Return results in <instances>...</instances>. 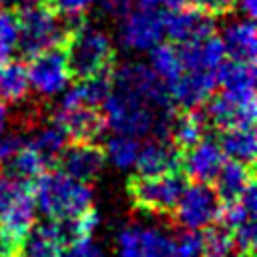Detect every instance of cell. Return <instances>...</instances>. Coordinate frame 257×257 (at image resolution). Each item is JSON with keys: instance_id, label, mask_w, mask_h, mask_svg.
Segmentation results:
<instances>
[{"instance_id": "obj_1", "label": "cell", "mask_w": 257, "mask_h": 257, "mask_svg": "<svg viewBox=\"0 0 257 257\" xmlns=\"http://www.w3.org/2000/svg\"><path fill=\"white\" fill-rule=\"evenodd\" d=\"M100 106L112 133L169 139L175 102L159 76L141 62L122 64L110 74V90Z\"/></svg>"}, {"instance_id": "obj_2", "label": "cell", "mask_w": 257, "mask_h": 257, "mask_svg": "<svg viewBox=\"0 0 257 257\" xmlns=\"http://www.w3.org/2000/svg\"><path fill=\"white\" fill-rule=\"evenodd\" d=\"M36 211L50 221L74 219L92 207V189L64 171H42L32 187Z\"/></svg>"}, {"instance_id": "obj_3", "label": "cell", "mask_w": 257, "mask_h": 257, "mask_svg": "<svg viewBox=\"0 0 257 257\" xmlns=\"http://www.w3.org/2000/svg\"><path fill=\"white\" fill-rule=\"evenodd\" d=\"M64 56L72 78H88L108 72L114 62V46L106 30L96 24L74 18V24L66 28Z\"/></svg>"}, {"instance_id": "obj_4", "label": "cell", "mask_w": 257, "mask_h": 257, "mask_svg": "<svg viewBox=\"0 0 257 257\" xmlns=\"http://www.w3.org/2000/svg\"><path fill=\"white\" fill-rule=\"evenodd\" d=\"M18 48L24 56H34L64 42L66 26L58 14L40 4H26L18 14Z\"/></svg>"}, {"instance_id": "obj_5", "label": "cell", "mask_w": 257, "mask_h": 257, "mask_svg": "<svg viewBox=\"0 0 257 257\" xmlns=\"http://www.w3.org/2000/svg\"><path fill=\"white\" fill-rule=\"evenodd\" d=\"M185 177L175 169L155 177L135 175L126 189L135 207L151 213H171L185 189Z\"/></svg>"}, {"instance_id": "obj_6", "label": "cell", "mask_w": 257, "mask_h": 257, "mask_svg": "<svg viewBox=\"0 0 257 257\" xmlns=\"http://www.w3.org/2000/svg\"><path fill=\"white\" fill-rule=\"evenodd\" d=\"M165 34L163 16L153 8H131L118 18L116 42L124 52H149Z\"/></svg>"}, {"instance_id": "obj_7", "label": "cell", "mask_w": 257, "mask_h": 257, "mask_svg": "<svg viewBox=\"0 0 257 257\" xmlns=\"http://www.w3.org/2000/svg\"><path fill=\"white\" fill-rule=\"evenodd\" d=\"M173 211L183 229L201 231L219 219L221 199L217 197L215 189L209 187V183H193L189 187L185 185Z\"/></svg>"}, {"instance_id": "obj_8", "label": "cell", "mask_w": 257, "mask_h": 257, "mask_svg": "<svg viewBox=\"0 0 257 257\" xmlns=\"http://www.w3.org/2000/svg\"><path fill=\"white\" fill-rule=\"evenodd\" d=\"M26 74H28L30 88L38 96H44V98L62 94L70 86V78H72L64 50L56 46L30 56Z\"/></svg>"}, {"instance_id": "obj_9", "label": "cell", "mask_w": 257, "mask_h": 257, "mask_svg": "<svg viewBox=\"0 0 257 257\" xmlns=\"http://www.w3.org/2000/svg\"><path fill=\"white\" fill-rule=\"evenodd\" d=\"M118 257H177L173 235L157 225H124L114 239Z\"/></svg>"}, {"instance_id": "obj_10", "label": "cell", "mask_w": 257, "mask_h": 257, "mask_svg": "<svg viewBox=\"0 0 257 257\" xmlns=\"http://www.w3.org/2000/svg\"><path fill=\"white\" fill-rule=\"evenodd\" d=\"M52 120L68 135V139L88 141V143H96V139L102 135L106 126L98 106L76 102L66 96H62L60 102L56 104Z\"/></svg>"}, {"instance_id": "obj_11", "label": "cell", "mask_w": 257, "mask_h": 257, "mask_svg": "<svg viewBox=\"0 0 257 257\" xmlns=\"http://www.w3.org/2000/svg\"><path fill=\"white\" fill-rule=\"evenodd\" d=\"M255 209H257V191L251 183L241 197L227 203V207H221V219L223 225L231 229L237 245L241 251L251 257L255 247Z\"/></svg>"}, {"instance_id": "obj_12", "label": "cell", "mask_w": 257, "mask_h": 257, "mask_svg": "<svg viewBox=\"0 0 257 257\" xmlns=\"http://www.w3.org/2000/svg\"><path fill=\"white\" fill-rule=\"evenodd\" d=\"M225 159L227 157L223 155L219 141L205 135L193 147H189L181 153L179 165L183 167L185 175L189 179H193L195 183H211L217 177Z\"/></svg>"}, {"instance_id": "obj_13", "label": "cell", "mask_w": 257, "mask_h": 257, "mask_svg": "<svg viewBox=\"0 0 257 257\" xmlns=\"http://www.w3.org/2000/svg\"><path fill=\"white\" fill-rule=\"evenodd\" d=\"M163 26H165V34L177 44H187L205 38L215 30V22L211 14L203 12L201 8H189V6L169 10V16H163Z\"/></svg>"}, {"instance_id": "obj_14", "label": "cell", "mask_w": 257, "mask_h": 257, "mask_svg": "<svg viewBox=\"0 0 257 257\" xmlns=\"http://www.w3.org/2000/svg\"><path fill=\"white\" fill-rule=\"evenodd\" d=\"M60 165L62 171L82 183L94 181L102 169H104V151L96 143L88 141H74L72 145H66V149L60 153Z\"/></svg>"}, {"instance_id": "obj_15", "label": "cell", "mask_w": 257, "mask_h": 257, "mask_svg": "<svg viewBox=\"0 0 257 257\" xmlns=\"http://www.w3.org/2000/svg\"><path fill=\"white\" fill-rule=\"evenodd\" d=\"M207 102L209 104H207L205 118L219 128L245 126L255 122V112H257L255 98H239L221 90L217 96L209 98Z\"/></svg>"}, {"instance_id": "obj_16", "label": "cell", "mask_w": 257, "mask_h": 257, "mask_svg": "<svg viewBox=\"0 0 257 257\" xmlns=\"http://www.w3.org/2000/svg\"><path fill=\"white\" fill-rule=\"evenodd\" d=\"M217 88V72L183 68V74L169 90L175 104L183 108H197L205 104Z\"/></svg>"}, {"instance_id": "obj_17", "label": "cell", "mask_w": 257, "mask_h": 257, "mask_svg": "<svg viewBox=\"0 0 257 257\" xmlns=\"http://www.w3.org/2000/svg\"><path fill=\"white\" fill-rule=\"evenodd\" d=\"M179 163H181L179 149L169 139L153 137L143 147H139V155L133 167L141 177H155V175L175 171Z\"/></svg>"}, {"instance_id": "obj_18", "label": "cell", "mask_w": 257, "mask_h": 257, "mask_svg": "<svg viewBox=\"0 0 257 257\" xmlns=\"http://www.w3.org/2000/svg\"><path fill=\"white\" fill-rule=\"evenodd\" d=\"M221 42L225 54L233 60L241 62H255L257 54V30L253 18H235L223 26Z\"/></svg>"}, {"instance_id": "obj_19", "label": "cell", "mask_w": 257, "mask_h": 257, "mask_svg": "<svg viewBox=\"0 0 257 257\" xmlns=\"http://www.w3.org/2000/svg\"><path fill=\"white\" fill-rule=\"evenodd\" d=\"M64 241L58 233L56 221L34 223L22 237L16 255L18 257H60Z\"/></svg>"}, {"instance_id": "obj_20", "label": "cell", "mask_w": 257, "mask_h": 257, "mask_svg": "<svg viewBox=\"0 0 257 257\" xmlns=\"http://www.w3.org/2000/svg\"><path fill=\"white\" fill-rule=\"evenodd\" d=\"M34 219H36V203L30 185L0 213V231L20 245L26 231L34 225Z\"/></svg>"}, {"instance_id": "obj_21", "label": "cell", "mask_w": 257, "mask_h": 257, "mask_svg": "<svg viewBox=\"0 0 257 257\" xmlns=\"http://www.w3.org/2000/svg\"><path fill=\"white\" fill-rule=\"evenodd\" d=\"M179 52H181L183 68L209 70V72H217V68L223 64L227 56L221 38L215 34H209L205 38L187 44H179Z\"/></svg>"}, {"instance_id": "obj_22", "label": "cell", "mask_w": 257, "mask_h": 257, "mask_svg": "<svg viewBox=\"0 0 257 257\" xmlns=\"http://www.w3.org/2000/svg\"><path fill=\"white\" fill-rule=\"evenodd\" d=\"M217 84L223 92L239 98H255V64L241 60H223L217 68Z\"/></svg>"}, {"instance_id": "obj_23", "label": "cell", "mask_w": 257, "mask_h": 257, "mask_svg": "<svg viewBox=\"0 0 257 257\" xmlns=\"http://www.w3.org/2000/svg\"><path fill=\"white\" fill-rule=\"evenodd\" d=\"M215 181V193L221 201L229 203L237 197L243 195V191L253 183V175H251V165L233 161V159H225V163L221 165Z\"/></svg>"}, {"instance_id": "obj_24", "label": "cell", "mask_w": 257, "mask_h": 257, "mask_svg": "<svg viewBox=\"0 0 257 257\" xmlns=\"http://www.w3.org/2000/svg\"><path fill=\"white\" fill-rule=\"evenodd\" d=\"M217 141H219L221 151L227 159H233V161H239V163H245V165H251L255 161L257 137H255L253 124L223 128V133Z\"/></svg>"}, {"instance_id": "obj_25", "label": "cell", "mask_w": 257, "mask_h": 257, "mask_svg": "<svg viewBox=\"0 0 257 257\" xmlns=\"http://www.w3.org/2000/svg\"><path fill=\"white\" fill-rule=\"evenodd\" d=\"M149 56V68L159 76V80L171 90L173 84L179 80V76L183 74V60H181V52L177 46L173 44H155Z\"/></svg>"}, {"instance_id": "obj_26", "label": "cell", "mask_w": 257, "mask_h": 257, "mask_svg": "<svg viewBox=\"0 0 257 257\" xmlns=\"http://www.w3.org/2000/svg\"><path fill=\"white\" fill-rule=\"evenodd\" d=\"M205 124L207 118L203 112L195 108H187L183 114H175L169 139L179 149V153H183L185 149L193 147L201 137H205Z\"/></svg>"}, {"instance_id": "obj_27", "label": "cell", "mask_w": 257, "mask_h": 257, "mask_svg": "<svg viewBox=\"0 0 257 257\" xmlns=\"http://www.w3.org/2000/svg\"><path fill=\"white\" fill-rule=\"evenodd\" d=\"M30 84L26 66L14 60L0 62V102L18 104L28 96Z\"/></svg>"}, {"instance_id": "obj_28", "label": "cell", "mask_w": 257, "mask_h": 257, "mask_svg": "<svg viewBox=\"0 0 257 257\" xmlns=\"http://www.w3.org/2000/svg\"><path fill=\"white\" fill-rule=\"evenodd\" d=\"M28 145L44 159L46 165H52L54 161H58L60 153L66 149L68 135L54 120H50V122H46V124H42V126H38L34 131V135L30 137Z\"/></svg>"}, {"instance_id": "obj_29", "label": "cell", "mask_w": 257, "mask_h": 257, "mask_svg": "<svg viewBox=\"0 0 257 257\" xmlns=\"http://www.w3.org/2000/svg\"><path fill=\"white\" fill-rule=\"evenodd\" d=\"M203 257H247L225 225H209L203 235Z\"/></svg>"}, {"instance_id": "obj_30", "label": "cell", "mask_w": 257, "mask_h": 257, "mask_svg": "<svg viewBox=\"0 0 257 257\" xmlns=\"http://www.w3.org/2000/svg\"><path fill=\"white\" fill-rule=\"evenodd\" d=\"M139 147L141 145H139L137 137H131V135H124V133H114L112 137L106 139L104 159L120 171L133 169V165L137 161V155H139Z\"/></svg>"}, {"instance_id": "obj_31", "label": "cell", "mask_w": 257, "mask_h": 257, "mask_svg": "<svg viewBox=\"0 0 257 257\" xmlns=\"http://www.w3.org/2000/svg\"><path fill=\"white\" fill-rule=\"evenodd\" d=\"M6 167H8V173H10V175L28 181V179H36L48 165L44 163V159H42L28 143H24V145L16 151V155L6 163Z\"/></svg>"}, {"instance_id": "obj_32", "label": "cell", "mask_w": 257, "mask_h": 257, "mask_svg": "<svg viewBox=\"0 0 257 257\" xmlns=\"http://www.w3.org/2000/svg\"><path fill=\"white\" fill-rule=\"evenodd\" d=\"M18 48V16L10 10H0V62L12 58Z\"/></svg>"}, {"instance_id": "obj_33", "label": "cell", "mask_w": 257, "mask_h": 257, "mask_svg": "<svg viewBox=\"0 0 257 257\" xmlns=\"http://www.w3.org/2000/svg\"><path fill=\"white\" fill-rule=\"evenodd\" d=\"M173 245L177 257H203V235L199 231H179L173 235Z\"/></svg>"}, {"instance_id": "obj_34", "label": "cell", "mask_w": 257, "mask_h": 257, "mask_svg": "<svg viewBox=\"0 0 257 257\" xmlns=\"http://www.w3.org/2000/svg\"><path fill=\"white\" fill-rule=\"evenodd\" d=\"M60 257H104L102 247L92 239V235L76 237L62 247Z\"/></svg>"}, {"instance_id": "obj_35", "label": "cell", "mask_w": 257, "mask_h": 257, "mask_svg": "<svg viewBox=\"0 0 257 257\" xmlns=\"http://www.w3.org/2000/svg\"><path fill=\"white\" fill-rule=\"evenodd\" d=\"M24 143L26 141L20 133H8V135L2 133L0 135V165H6Z\"/></svg>"}, {"instance_id": "obj_36", "label": "cell", "mask_w": 257, "mask_h": 257, "mask_svg": "<svg viewBox=\"0 0 257 257\" xmlns=\"http://www.w3.org/2000/svg\"><path fill=\"white\" fill-rule=\"evenodd\" d=\"M54 8L62 14V16H82L88 8H92L98 0H52Z\"/></svg>"}, {"instance_id": "obj_37", "label": "cell", "mask_w": 257, "mask_h": 257, "mask_svg": "<svg viewBox=\"0 0 257 257\" xmlns=\"http://www.w3.org/2000/svg\"><path fill=\"white\" fill-rule=\"evenodd\" d=\"M100 6V12L108 18H114L118 20L122 14H126L131 8H135L133 0H98L96 2Z\"/></svg>"}, {"instance_id": "obj_38", "label": "cell", "mask_w": 257, "mask_h": 257, "mask_svg": "<svg viewBox=\"0 0 257 257\" xmlns=\"http://www.w3.org/2000/svg\"><path fill=\"white\" fill-rule=\"evenodd\" d=\"M197 8L211 16H221L235 8V0H197Z\"/></svg>"}, {"instance_id": "obj_39", "label": "cell", "mask_w": 257, "mask_h": 257, "mask_svg": "<svg viewBox=\"0 0 257 257\" xmlns=\"http://www.w3.org/2000/svg\"><path fill=\"white\" fill-rule=\"evenodd\" d=\"M18 251V243L0 231V257H14Z\"/></svg>"}, {"instance_id": "obj_40", "label": "cell", "mask_w": 257, "mask_h": 257, "mask_svg": "<svg viewBox=\"0 0 257 257\" xmlns=\"http://www.w3.org/2000/svg\"><path fill=\"white\" fill-rule=\"evenodd\" d=\"M235 8H239L245 18H255V0H235Z\"/></svg>"}, {"instance_id": "obj_41", "label": "cell", "mask_w": 257, "mask_h": 257, "mask_svg": "<svg viewBox=\"0 0 257 257\" xmlns=\"http://www.w3.org/2000/svg\"><path fill=\"white\" fill-rule=\"evenodd\" d=\"M6 124H8V110H6V106L0 102V135L6 131Z\"/></svg>"}, {"instance_id": "obj_42", "label": "cell", "mask_w": 257, "mask_h": 257, "mask_svg": "<svg viewBox=\"0 0 257 257\" xmlns=\"http://www.w3.org/2000/svg\"><path fill=\"white\" fill-rule=\"evenodd\" d=\"M24 4H40V2H44V0H22Z\"/></svg>"}, {"instance_id": "obj_43", "label": "cell", "mask_w": 257, "mask_h": 257, "mask_svg": "<svg viewBox=\"0 0 257 257\" xmlns=\"http://www.w3.org/2000/svg\"><path fill=\"white\" fill-rule=\"evenodd\" d=\"M0 2H2V4H8V2H12V0H0Z\"/></svg>"}]
</instances>
